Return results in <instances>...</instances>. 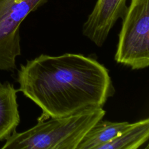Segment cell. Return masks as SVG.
I'll use <instances>...</instances> for the list:
<instances>
[{
	"mask_svg": "<svg viewBox=\"0 0 149 149\" xmlns=\"http://www.w3.org/2000/svg\"><path fill=\"white\" fill-rule=\"evenodd\" d=\"M49 0H0V70L13 72L21 55L20 26Z\"/></svg>",
	"mask_w": 149,
	"mask_h": 149,
	"instance_id": "277c9868",
	"label": "cell"
},
{
	"mask_svg": "<svg viewBox=\"0 0 149 149\" xmlns=\"http://www.w3.org/2000/svg\"><path fill=\"white\" fill-rule=\"evenodd\" d=\"M127 0H97L83 25V34L101 47L118 19L123 17Z\"/></svg>",
	"mask_w": 149,
	"mask_h": 149,
	"instance_id": "5b68a950",
	"label": "cell"
},
{
	"mask_svg": "<svg viewBox=\"0 0 149 149\" xmlns=\"http://www.w3.org/2000/svg\"><path fill=\"white\" fill-rule=\"evenodd\" d=\"M127 122L98 121L84 136L76 149H100L119 136L129 125Z\"/></svg>",
	"mask_w": 149,
	"mask_h": 149,
	"instance_id": "52a82bcc",
	"label": "cell"
},
{
	"mask_svg": "<svg viewBox=\"0 0 149 149\" xmlns=\"http://www.w3.org/2000/svg\"><path fill=\"white\" fill-rule=\"evenodd\" d=\"M149 137V119L130 123L118 137L102 146L100 149H137Z\"/></svg>",
	"mask_w": 149,
	"mask_h": 149,
	"instance_id": "ba28073f",
	"label": "cell"
},
{
	"mask_svg": "<svg viewBox=\"0 0 149 149\" xmlns=\"http://www.w3.org/2000/svg\"><path fill=\"white\" fill-rule=\"evenodd\" d=\"M17 92L9 82H0V141L6 140L20 123Z\"/></svg>",
	"mask_w": 149,
	"mask_h": 149,
	"instance_id": "8992f818",
	"label": "cell"
},
{
	"mask_svg": "<svg viewBox=\"0 0 149 149\" xmlns=\"http://www.w3.org/2000/svg\"><path fill=\"white\" fill-rule=\"evenodd\" d=\"M105 113L101 108L66 117L38 120L24 132L14 131L1 149H76L86 133Z\"/></svg>",
	"mask_w": 149,
	"mask_h": 149,
	"instance_id": "7a4b0ae2",
	"label": "cell"
},
{
	"mask_svg": "<svg viewBox=\"0 0 149 149\" xmlns=\"http://www.w3.org/2000/svg\"><path fill=\"white\" fill-rule=\"evenodd\" d=\"M115 61L140 70L149 65V0H131L122 18Z\"/></svg>",
	"mask_w": 149,
	"mask_h": 149,
	"instance_id": "3957f363",
	"label": "cell"
},
{
	"mask_svg": "<svg viewBox=\"0 0 149 149\" xmlns=\"http://www.w3.org/2000/svg\"><path fill=\"white\" fill-rule=\"evenodd\" d=\"M18 91L42 110L38 120L66 117L103 108L115 89L108 70L82 54H41L21 64Z\"/></svg>",
	"mask_w": 149,
	"mask_h": 149,
	"instance_id": "6da1fadb",
	"label": "cell"
}]
</instances>
